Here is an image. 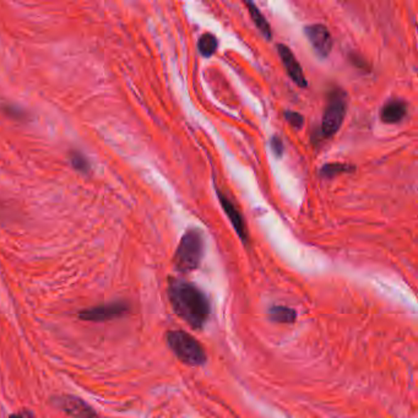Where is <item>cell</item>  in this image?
<instances>
[{"instance_id": "6da1fadb", "label": "cell", "mask_w": 418, "mask_h": 418, "mask_svg": "<svg viewBox=\"0 0 418 418\" xmlns=\"http://www.w3.org/2000/svg\"><path fill=\"white\" fill-rule=\"evenodd\" d=\"M167 293L175 314L189 326L199 330L205 325L211 306L207 295L198 286L185 280L170 279Z\"/></svg>"}, {"instance_id": "7a4b0ae2", "label": "cell", "mask_w": 418, "mask_h": 418, "mask_svg": "<svg viewBox=\"0 0 418 418\" xmlns=\"http://www.w3.org/2000/svg\"><path fill=\"white\" fill-rule=\"evenodd\" d=\"M168 347L175 357L190 367H202L207 363V356L202 343L183 330H171L166 334Z\"/></svg>"}, {"instance_id": "3957f363", "label": "cell", "mask_w": 418, "mask_h": 418, "mask_svg": "<svg viewBox=\"0 0 418 418\" xmlns=\"http://www.w3.org/2000/svg\"><path fill=\"white\" fill-rule=\"evenodd\" d=\"M204 254V241L199 229H190L180 239L175 251L173 263L175 269L182 274H188L197 270L202 263Z\"/></svg>"}, {"instance_id": "277c9868", "label": "cell", "mask_w": 418, "mask_h": 418, "mask_svg": "<svg viewBox=\"0 0 418 418\" xmlns=\"http://www.w3.org/2000/svg\"><path fill=\"white\" fill-rule=\"evenodd\" d=\"M347 112V96L341 89L331 91L321 121V134L331 138L340 131Z\"/></svg>"}, {"instance_id": "5b68a950", "label": "cell", "mask_w": 418, "mask_h": 418, "mask_svg": "<svg viewBox=\"0 0 418 418\" xmlns=\"http://www.w3.org/2000/svg\"><path fill=\"white\" fill-rule=\"evenodd\" d=\"M129 312H131V304L128 302L116 301L80 310L77 313V318L82 321L104 323V321L121 318V317L128 314Z\"/></svg>"}, {"instance_id": "8992f818", "label": "cell", "mask_w": 418, "mask_h": 418, "mask_svg": "<svg viewBox=\"0 0 418 418\" xmlns=\"http://www.w3.org/2000/svg\"><path fill=\"white\" fill-rule=\"evenodd\" d=\"M52 404L72 418H99L96 409L84 399L75 395H58L52 397Z\"/></svg>"}, {"instance_id": "52a82bcc", "label": "cell", "mask_w": 418, "mask_h": 418, "mask_svg": "<svg viewBox=\"0 0 418 418\" xmlns=\"http://www.w3.org/2000/svg\"><path fill=\"white\" fill-rule=\"evenodd\" d=\"M304 33L315 53L318 54L320 58H326L329 54L331 53L333 37L328 27L320 23L309 25L304 28Z\"/></svg>"}, {"instance_id": "ba28073f", "label": "cell", "mask_w": 418, "mask_h": 418, "mask_svg": "<svg viewBox=\"0 0 418 418\" xmlns=\"http://www.w3.org/2000/svg\"><path fill=\"white\" fill-rule=\"evenodd\" d=\"M277 53L282 60L283 67H286L288 77H291L293 82L299 87H307L308 82L304 77V72L292 50H290L287 45H277Z\"/></svg>"}, {"instance_id": "9c48e42d", "label": "cell", "mask_w": 418, "mask_h": 418, "mask_svg": "<svg viewBox=\"0 0 418 418\" xmlns=\"http://www.w3.org/2000/svg\"><path fill=\"white\" fill-rule=\"evenodd\" d=\"M217 198L220 200L221 207L229 217V220L231 221V224L233 226L234 231L238 234L239 238L242 239L243 242L247 243V226H246V221L243 219L242 214L233 202H231L225 194L220 192L219 189H217Z\"/></svg>"}, {"instance_id": "30bf717a", "label": "cell", "mask_w": 418, "mask_h": 418, "mask_svg": "<svg viewBox=\"0 0 418 418\" xmlns=\"http://www.w3.org/2000/svg\"><path fill=\"white\" fill-rule=\"evenodd\" d=\"M407 113V106L401 99H391L384 104L380 118L384 123L387 124H395L404 119Z\"/></svg>"}, {"instance_id": "8fae6325", "label": "cell", "mask_w": 418, "mask_h": 418, "mask_svg": "<svg viewBox=\"0 0 418 418\" xmlns=\"http://www.w3.org/2000/svg\"><path fill=\"white\" fill-rule=\"evenodd\" d=\"M246 6L248 8L253 23H255V26L258 27V30L264 35L266 40H271L273 38V32H271V27H270L265 16L263 15L260 10L258 9L256 5L252 1H246Z\"/></svg>"}, {"instance_id": "7c38bea8", "label": "cell", "mask_w": 418, "mask_h": 418, "mask_svg": "<svg viewBox=\"0 0 418 418\" xmlns=\"http://www.w3.org/2000/svg\"><path fill=\"white\" fill-rule=\"evenodd\" d=\"M269 318L275 323L291 324L296 320L297 312L290 307L273 306L269 309Z\"/></svg>"}, {"instance_id": "4fadbf2b", "label": "cell", "mask_w": 418, "mask_h": 418, "mask_svg": "<svg viewBox=\"0 0 418 418\" xmlns=\"http://www.w3.org/2000/svg\"><path fill=\"white\" fill-rule=\"evenodd\" d=\"M217 47H219V40L216 38L215 35H212L210 32L204 33L199 38L198 50L202 57H205V58H210L212 54H215Z\"/></svg>"}, {"instance_id": "5bb4252c", "label": "cell", "mask_w": 418, "mask_h": 418, "mask_svg": "<svg viewBox=\"0 0 418 418\" xmlns=\"http://www.w3.org/2000/svg\"><path fill=\"white\" fill-rule=\"evenodd\" d=\"M352 167L347 163H339V162H334V163H326L321 167L320 170V175L323 178H334L336 175H341V173H346L352 170Z\"/></svg>"}, {"instance_id": "9a60e30c", "label": "cell", "mask_w": 418, "mask_h": 418, "mask_svg": "<svg viewBox=\"0 0 418 418\" xmlns=\"http://www.w3.org/2000/svg\"><path fill=\"white\" fill-rule=\"evenodd\" d=\"M70 163L80 173H87L90 171V162L79 151H72L70 153Z\"/></svg>"}, {"instance_id": "2e32d148", "label": "cell", "mask_w": 418, "mask_h": 418, "mask_svg": "<svg viewBox=\"0 0 418 418\" xmlns=\"http://www.w3.org/2000/svg\"><path fill=\"white\" fill-rule=\"evenodd\" d=\"M285 118L290 126H293L295 129H301L304 124V118L301 113L293 112V111H286Z\"/></svg>"}, {"instance_id": "e0dca14e", "label": "cell", "mask_w": 418, "mask_h": 418, "mask_svg": "<svg viewBox=\"0 0 418 418\" xmlns=\"http://www.w3.org/2000/svg\"><path fill=\"white\" fill-rule=\"evenodd\" d=\"M270 145H271V150L275 153V156L276 158H281L283 155L282 139L280 136H277V135H275L274 138H271Z\"/></svg>"}, {"instance_id": "ac0fdd59", "label": "cell", "mask_w": 418, "mask_h": 418, "mask_svg": "<svg viewBox=\"0 0 418 418\" xmlns=\"http://www.w3.org/2000/svg\"><path fill=\"white\" fill-rule=\"evenodd\" d=\"M9 418H35V414L30 409H25L23 411L10 414Z\"/></svg>"}]
</instances>
